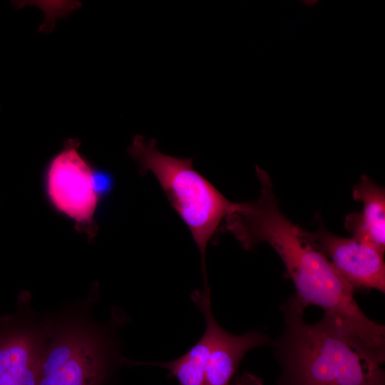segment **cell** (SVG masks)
Here are the masks:
<instances>
[{
    "instance_id": "30bf717a",
    "label": "cell",
    "mask_w": 385,
    "mask_h": 385,
    "mask_svg": "<svg viewBox=\"0 0 385 385\" xmlns=\"http://www.w3.org/2000/svg\"><path fill=\"white\" fill-rule=\"evenodd\" d=\"M210 341L211 330L206 324L202 337L183 356L173 361L150 364L168 369L179 385H205Z\"/></svg>"
},
{
    "instance_id": "8fae6325",
    "label": "cell",
    "mask_w": 385,
    "mask_h": 385,
    "mask_svg": "<svg viewBox=\"0 0 385 385\" xmlns=\"http://www.w3.org/2000/svg\"><path fill=\"white\" fill-rule=\"evenodd\" d=\"M234 385H262V383L258 377L250 374H244L236 379Z\"/></svg>"
},
{
    "instance_id": "ba28073f",
    "label": "cell",
    "mask_w": 385,
    "mask_h": 385,
    "mask_svg": "<svg viewBox=\"0 0 385 385\" xmlns=\"http://www.w3.org/2000/svg\"><path fill=\"white\" fill-rule=\"evenodd\" d=\"M48 322L19 324L0 334V385H38Z\"/></svg>"
},
{
    "instance_id": "7c38bea8",
    "label": "cell",
    "mask_w": 385,
    "mask_h": 385,
    "mask_svg": "<svg viewBox=\"0 0 385 385\" xmlns=\"http://www.w3.org/2000/svg\"><path fill=\"white\" fill-rule=\"evenodd\" d=\"M302 3L304 5H305L306 6L313 7L315 5L317 4L318 1H317V0H304V1H302Z\"/></svg>"
},
{
    "instance_id": "7a4b0ae2",
    "label": "cell",
    "mask_w": 385,
    "mask_h": 385,
    "mask_svg": "<svg viewBox=\"0 0 385 385\" xmlns=\"http://www.w3.org/2000/svg\"><path fill=\"white\" fill-rule=\"evenodd\" d=\"M285 329L276 342L282 385H384V359L366 348L333 317L314 324L291 299Z\"/></svg>"
},
{
    "instance_id": "52a82bcc",
    "label": "cell",
    "mask_w": 385,
    "mask_h": 385,
    "mask_svg": "<svg viewBox=\"0 0 385 385\" xmlns=\"http://www.w3.org/2000/svg\"><path fill=\"white\" fill-rule=\"evenodd\" d=\"M190 298L202 313L211 330L210 347L205 369V385H230L242 359L247 351L269 342V337L256 331L242 335L232 334L215 320L210 292L193 291Z\"/></svg>"
},
{
    "instance_id": "3957f363",
    "label": "cell",
    "mask_w": 385,
    "mask_h": 385,
    "mask_svg": "<svg viewBox=\"0 0 385 385\" xmlns=\"http://www.w3.org/2000/svg\"><path fill=\"white\" fill-rule=\"evenodd\" d=\"M157 140L135 136L129 148L130 155L142 170L151 172L173 208L188 227L202 261L205 286V250L222 220L236 207L210 182L195 170L193 159L179 158L161 153Z\"/></svg>"
},
{
    "instance_id": "5b68a950",
    "label": "cell",
    "mask_w": 385,
    "mask_h": 385,
    "mask_svg": "<svg viewBox=\"0 0 385 385\" xmlns=\"http://www.w3.org/2000/svg\"><path fill=\"white\" fill-rule=\"evenodd\" d=\"M48 196L55 207L79 223L87 224L98 202L93 173L76 145L71 143L51 161Z\"/></svg>"
},
{
    "instance_id": "6da1fadb",
    "label": "cell",
    "mask_w": 385,
    "mask_h": 385,
    "mask_svg": "<svg viewBox=\"0 0 385 385\" xmlns=\"http://www.w3.org/2000/svg\"><path fill=\"white\" fill-rule=\"evenodd\" d=\"M257 201L243 202L229 220L228 230L245 250L267 242L283 262L296 293L292 301L304 310L321 307L369 350L385 356V328L367 317L354 291L324 254L279 207L272 183H260Z\"/></svg>"
},
{
    "instance_id": "9c48e42d",
    "label": "cell",
    "mask_w": 385,
    "mask_h": 385,
    "mask_svg": "<svg viewBox=\"0 0 385 385\" xmlns=\"http://www.w3.org/2000/svg\"><path fill=\"white\" fill-rule=\"evenodd\" d=\"M353 197L363 202V210L347 215L346 228L353 237L385 250V192L367 175L354 188Z\"/></svg>"
},
{
    "instance_id": "277c9868",
    "label": "cell",
    "mask_w": 385,
    "mask_h": 385,
    "mask_svg": "<svg viewBox=\"0 0 385 385\" xmlns=\"http://www.w3.org/2000/svg\"><path fill=\"white\" fill-rule=\"evenodd\" d=\"M106 330L82 317L48 321L38 385H103L116 354Z\"/></svg>"
},
{
    "instance_id": "8992f818",
    "label": "cell",
    "mask_w": 385,
    "mask_h": 385,
    "mask_svg": "<svg viewBox=\"0 0 385 385\" xmlns=\"http://www.w3.org/2000/svg\"><path fill=\"white\" fill-rule=\"evenodd\" d=\"M304 232L354 292L361 289L385 292L384 254L373 245L353 236L335 235L323 227Z\"/></svg>"
}]
</instances>
